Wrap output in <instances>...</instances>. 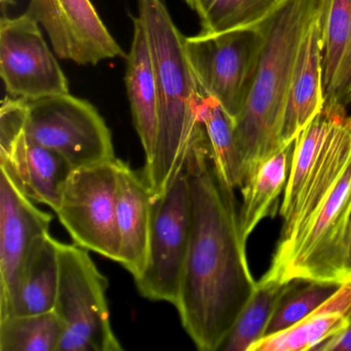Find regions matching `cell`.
<instances>
[{"label":"cell","mask_w":351,"mask_h":351,"mask_svg":"<svg viewBox=\"0 0 351 351\" xmlns=\"http://www.w3.org/2000/svg\"><path fill=\"white\" fill-rule=\"evenodd\" d=\"M0 3H1V9H3V12H5L7 8L16 5V0H0Z\"/></svg>","instance_id":"obj_29"},{"label":"cell","mask_w":351,"mask_h":351,"mask_svg":"<svg viewBox=\"0 0 351 351\" xmlns=\"http://www.w3.org/2000/svg\"><path fill=\"white\" fill-rule=\"evenodd\" d=\"M26 101L7 96L0 108V167L30 200L58 208L73 167L60 154L28 141Z\"/></svg>","instance_id":"obj_10"},{"label":"cell","mask_w":351,"mask_h":351,"mask_svg":"<svg viewBox=\"0 0 351 351\" xmlns=\"http://www.w3.org/2000/svg\"><path fill=\"white\" fill-rule=\"evenodd\" d=\"M199 116L204 126L215 165L223 180L234 189L244 184L243 170L235 141V123L219 101L203 92Z\"/></svg>","instance_id":"obj_23"},{"label":"cell","mask_w":351,"mask_h":351,"mask_svg":"<svg viewBox=\"0 0 351 351\" xmlns=\"http://www.w3.org/2000/svg\"><path fill=\"white\" fill-rule=\"evenodd\" d=\"M350 108H351V106H350Z\"/></svg>","instance_id":"obj_30"},{"label":"cell","mask_w":351,"mask_h":351,"mask_svg":"<svg viewBox=\"0 0 351 351\" xmlns=\"http://www.w3.org/2000/svg\"><path fill=\"white\" fill-rule=\"evenodd\" d=\"M341 285L337 283L293 279L285 282L266 330V336L295 326L326 303Z\"/></svg>","instance_id":"obj_26"},{"label":"cell","mask_w":351,"mask_h":351,"mask_svg":"<svg viewBox=\"0 0 351 351\" xmlns=\"http://www.w3.org/2000/svg\"><path fill=\"white\" fill-rule=\"evenodd\" d=\"M184 170L192 225L176 308L197 349L217 351L258 282L248 266L235 189L219 173L207 136L192 147Z\"/></svg>","instance_id":"obj_1"},{"label":"cell","mask_w":351,"mask_h":351,"mask_svg":"<svg viewBox=\"0 0 351 351\" xmlns=\"http://www.w3.org/2000/svg\"><path fill=\"white\" fill-rule=\"evenodd\" d=\"M192 203L186 170L156 197L145 270L134 279L141 297L176 306L190 243Z\"/></svg>","instance_id":"obj_7"},{"label":"cell","mask_w":351,"mask_h":351,"mask_svg":"<svg viewBox=\"0 0 351 351\" xmlns=\"http://www.w3.org/2000/svg\"><path fill=\"white\" fill-rule=\"evenodd\" d=\"M117 223L121 256L119 264L135 279L147 264L154 197L143 174L137 173L120 159H117Z\"/></svg>","instance_id":"obj_15"},{"label":"cell","mask_w":351,"mask_h":351,"mask_svg":"<svg viewBox=\"0 0 351 351\" xmlns=\"http://www.w3.org/2000/svg\"><path fill=\"white\" fill-rule=\"evenodd\" d=\"M347 112L322 108L315 118L295 137L291 170L279 209L283 219L282 225L291 221L302 193L322 157L332 127L337 120Z\"/></svg>","instance_id":"obj_21"},{"label":"cell","mask_w":351,"mask_h":351,"mask_svg":"<svg viewBox=\"0 0 351 351\" xmlns=\"http://www.w3.org/2000/svg\"><path fill=\"white\" fill-rule=\"evenodd\" d=\"M0 319L13 312L24 260L38 236L50 232L52 215L40 210L0 167Z\"/></svg>","instance_id":"obj_13"},{"label":"cell","mask_w":351,"mask_h":351,"mask_svg":"<svg viewBox=\"0 0 351 351\" xmlns=\"http://www.w3.org/2000/svg\"><path fill=\"white\" fill-rule=\"evenodd\" d=\"M345 273H346V283H351V217L349 223L348 241H347L346 262H345Z\"/></svg>","instance_id":"obj_28"},{"label":"cell","mask_w":351,"mask_h":351,"mask_svg":"<svg viewBox=\"0 0 351 351\" xmlns=\"http://www.w3.org/2000/svg\"><path fill=\"white\" fill-rule=\"evenodd\" d=\"M59 280L53 311L63 326L58 351H122L110 324L108 280L88 250L57 241Z\"/></svg>","instance_id":"obj_5"},{"label":"cell","mask_w":351,"mask_h":351,"mask_svg":"<svg viewBox=\"0 0 351 351\" xmlns=\"http://www.w3.org/2000/svg\"><path fill=\"white\" fill-rule=\"evenodd\" d=\"M322 108V48L316 18L304 36L289 84L281 132L283 145L295 141Z\"/></svg>","instance_id":"obj_17"},{"label":"cell","mask_w":351,"mask_h":351,"mask_svg":"<svg viewBox=\"0 0 351 351\" xmlns=\"http://www.w3.org/2000/svg\"><path fill=\"white\" fill-rule=\"evenodd\" d=\"M26 13L44 27L54 52L79 65H97L127 55L91 0H30Z\"/></svg>","instance_id":"obj_12"},{"label":"cell","mask_w":351,"mask_h":351,"mask_svg":"<svg viewBox=\"0 0 351 351\" xmlns=\"http://www.w3.org/2000/svg\"><path fill=\"white\" fill-rule=\"evenodd\" d=\"M196 12L201 32L258 28L287 0H184Z\"/></svg>","instance_id":"obj_22"},{"label":"cell","mask_w":351,"mask_h":351,"mask_svg":"<svg viewBox=\"0 0 351 351\" xmlns=\"http://www.w3.org/2000/svg\"><path fill=\"white\" fill-rule=\"evenodd\" d=\"M324 108L351 106V0H319Z\"/></svg>","instance_id":"obj_14"},{"label":"cell","mask_w":351,"mask_h":351,"mask_svg":"<svg viewBox=\"0 0 351 351\" xmlns=\"http://www.w3.org/2000/svg\"><path fill=\"white\" fill-rule=\"evenodd\" d=\"M153 53L159 89L155 155L143 176L154 198L163 194L184 168L192 147L206 137L199 116L202 88L184 50L186 36L163 0H137Z\"/></svg>","instance_id":"obj_2"},{"label":"cell","mask_w":351,"mask_h":351,"mask_svg":"<svg viewBox=\"0 0 351 351\" xmlns=\"http://www.w3.org/2000/svg\"><path fill=\"white\" fill-rule=\"evenodd\" d=\"M319 0H287L258 26L263 45L252 87L235 121L244 182L282 149L287 92L306 32L317 18Z\"/></svg>","instance_id":"obj_3"},{"label":"cell","mask_w":351,"mask_h":351,"mask_svg":"<svg viewBox=\"0 0 351 351\" xmlns=\"http://www.w3.org/2000/svg\"><path fill=\"white\" fill-rule=\"evenodd\" d=\"M293 145L295 141L271 156L241 188L239 223L246 241L265 217L276 215L279 196L285 191L291 170Z\"/></svg>","instance_id":"obj_20"},{"label":"cell","mask_w":351,"mask_h":351,"mask_svg":"<svg viewBox=\"0 0 351 351\" xmlns=\"http://www.w3.org/2000/svg\"><path fill=\"white\" fill-rule=\"evenodd\" d=\"M63 326L54 311L0 319V351H58Z\"/></svg>","instance_id":"obj_24"},{"label":"cell","mask_w":351,"mask_h":351,"mask_svg":"<svg viewBox=\"0 0 351 351\" xmlns=\"http://www.w3.org/2000/svg\"><path fill=\"white\" fill-rule=\"evenodd\" d=\"M117 159L73 170L55 213L75 244L120 263Z\"/></svg>","instance_id":"obj_8"},{"label":"cell","mask_w":351,"mask_h":351,"mask_svg":"<svg viewBox=\"0 0 351 351\" xmlns=\"http://www.w3.org/2000/svg\"><path fill=\"white\" fill-rule=\"evenodd\" d=\"M27 13L0 20V75L8 96L32 100L69 93V80Z\"/></svg>","instance_id":"obj_11"},{"label":"cell","mask_w":351,"mask_h":351,"mask_svg":"<svg viewBox=\"0 0 351 351\" xmlns=\"http://www.w3.org/2000/svg\"><path fill=\"white\" fill-rule=\"evenodd\" d=\"M351 217V160L297 239L278 254L260 281L293 279L346 283L345 262Z\"/></svg>","instance_id":"obj_4"},{"label":"cell","mask_w":351,"mask_h":351,"mask_svg":"<svg viewBox=\"0 0 351 351\" xmlns=\"http://www.w3.org/2000/svg\"><path fill=\"white\" fill-rule=\"evenodd\" d=\"M28 141L60 154L73 169L116 159L112 132L87 100L71 94L26 101Z\"/></svg>","instance_id":"obj_6"},{"label":"cell","mask_w":351,"mask_h":351,"mask_svg":"<svg viewBox=\"0 0 351 351\" xmlns=\"http://www.w3.org/2000/svg\"><path fill=\"white\" fill-rule=\"evenodd\" d=\"M263 45L260 28L186 36L184 50L206 95L215 98L235 123L256 73Z\"/></svg>","instance_id":"obj_9"},{"label":"cell","mask_w":351,"mask_h":351,"mask_svg":"<svg viewBox=\"0 0 351 351\" xmlns=\"http://www.w3.org/2000/svg\"><path fill=\"white\" fill-rule=\"evenodd\" d=\"M57 241L50 232L34 240L20 271L11 316L45 313L54 309L59 280Z\"/></svg>","instance_id":"obj_19"},{"label":"cell","mask_w":351,"mask_h":351,"mask_svg":"<svg viewBox=\"0 0 351 351\" xmlns=\"http://www.w3.org/2000/svg\"><path fill=\"white\" fill-rule=\"evenodd\" d=\"M313 351H351V318L346 330L320 343Z\"/></svg>","instance_id":"obj_27"},{"label":"cell","mask_w":351,"mask_h":351,"mask_svg":"<svg viewBox=\"0 0 351 351\" xmlns=\"http://www.w3.org/2000/svg\"><path fill=\"white\" fill-rule=\"evenodd\" d=\"M351 283H345L319 308L287 330L265 337L250 351L314 350L317 345L348 328Z\"/></svg>","instance_id":"obj_18"},{"label":"cell","mask_w":351,"mask_h":351,"mask_svg":"<svg viewBox=\"0 0 351 351\" xmlns=\"http://www.w3.org/2000/svg\"><path fill=\"white\" fill-rule=\"evenodd\" d=\"M132 21L134 30L130 52L126 57L125 83L133 125L145 152V166H147L153 161L157 143L159 89L145 24L138 16Z\"/></svg>","instance_id":"obj_16"},{"label":"cell","mask_w":351,"mask_h":351,"mask_svg":"<svg viewBox=\"0 0 351 351\" xmlns=\"http://www.w3.org/2000/svg\"><path fill=\"white\" fill-rule=\"evenodd\" d=\"M285 285V282L258 281L254 295L242 310L219 350L250 351L254 343L265 338Z\"/></svg>","instance_id":"obj_25"}]
</instances>
